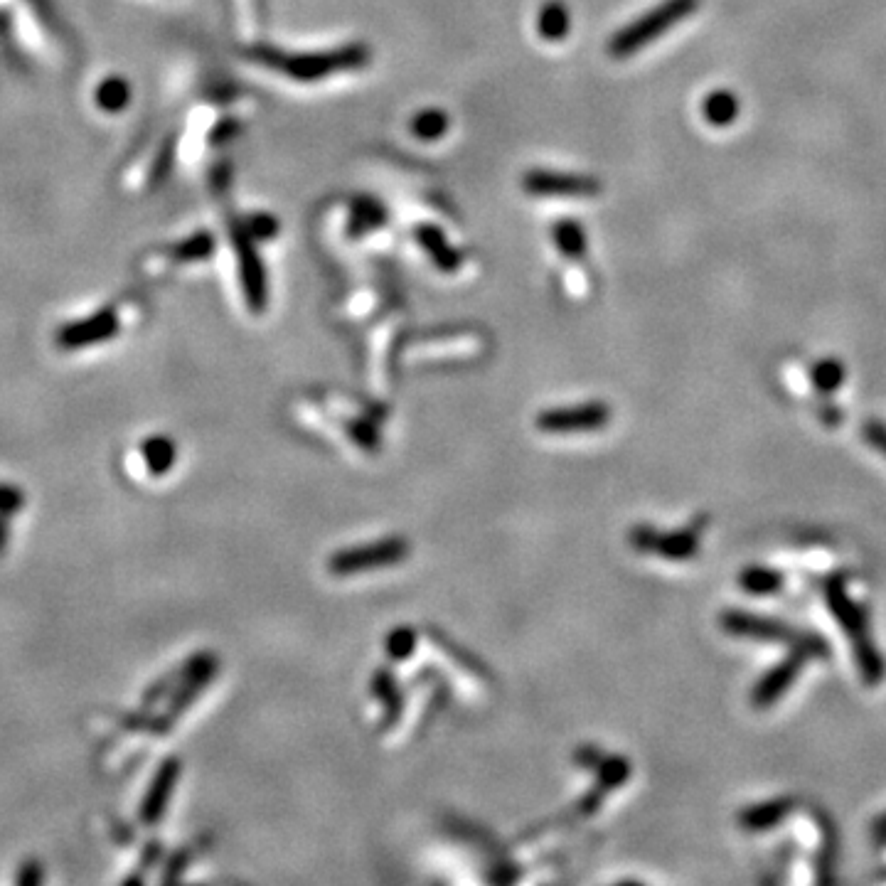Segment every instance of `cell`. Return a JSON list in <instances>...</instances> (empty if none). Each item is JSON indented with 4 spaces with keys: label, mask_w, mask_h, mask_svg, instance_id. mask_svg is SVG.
Returning <instances> with one entry per match:
<instances>
[{
    "label": "cell",
    "mask_w": 886,
    "mask_h": 886,
    "mask_svg": "<svg viewBox=\"0 0 886 886\" xmlns=\"http://www.w3.org/2000/svg\"><path fill=\"white\" fill-rule=\"evenodd\" d=\"M384 222H387V210L382 202H377L375 197H357L350 207L348 234L352 239H360L362 234L380 229Z\"/></svg>",
    "instance_id": "13"
},
{
    "label": "cell",
    "mask_w": 886,
    "mask_h": 886,
    "mask_svg": "<svg viewBox=\"0 0 886 886\" xmlns=\"http://www.w3.org/2000/svg\"><path fill=\"white\" fill-rule=\"evenodd\" d=\"M522 190L535 197H594L601 192V183L594 175L535 168L522 175Z\"/></svg>",
    "instance_id": "5"
},
{
    "label": "cell",
    "mask_w": 886,
    "mask_h": 886,
    "mask_svg": "<svg viewBox=\"0 0 886 886\" xmlns=\"http://www.w3.org/2000/svg\"><path fill=\"white\" fill-rule=\"evenodd\" d=\"M808 660H810L808 653H805L803 648H798V645H793L791 658H786L783 663H778L776 667H773V670H768L766 675L761 677L759 685L754 687L751 702H754L756 707H768V704L776 702V699L781 697L795 680H798L800 667L808 663Z\"/></svg>",
    "instance_id": "10"
},
{
    "label": "cell",
    "mask_w": 886,
    "mask_h": 886,
    "mask_svg": "<svg viewBox=\"0 0 886 886\" xmlns=\"http://www.w3.org/2000/svg\"><path fill=\"white\" fill-rule=\"evenodd\" d=\"M143 461L153 475H163L175 463V443L165 436L143 443Z\"/></svg>",
    "instance_id": "20"
},
{
    "label": "cell",
    "mask_w": 886,
    "mask_h": 886,
    "mask_svg": "<svg viewBox=\"0 0 886 886\" xmlns=\"http://www.w3.org/2000/svg\"><path fill=\"white\" fill-rule=\"evenodd\" d=\"M416 633L412 628H397L387 638V655L392 660H407L414 653Z\"/></svg>",
    "instance_id": "22"
},
{
    "label": "cell",
    "mask_w": 886,
    "mask_h": 886,
    "mask_svg": "<svg viewBox=\"0 0 886 886\" xmlns=\"http://www.w3.org/2000/svg\"><path fill=\"white\" fill-rule=\"evenodd\" d=\"M178 778H180V761L170 759L160 766L156 778H153L151 788H148L146 798H143V805H141L143 823L153 825L163 818V813H165V808H168V800H170V795H173V788H175V783H178Z\"/></svg>",
    "instance_id": "11"
},
{
    "label": "cell",
    "mask_w": 886,
    "mask_h": 886,
    "mask_svg": "<svg viewBox=\"0 0 886 886\" xmlns=\"http://www.w3.org/2000/svg\"><path fill=\"white\" fill-rule=\"evenodd\" d=\"M571 28V20H569V10L562 0H547L539 10V18H537V30L539 35L544 37L547 42H559L567 37V32Z\"/></svg>",
    "instance_id": "15"
},
{
    "label": "cell",
    "mask_w": 886,
    "mask_h": 886,
    "mask_svg": "<svg viewBox=\"0 0 886 886\" xmlns=\"http://www.w3.org/2000/svg\"><path fill=\"white\" fill-rule=\"evenodd\" d=\"M232 239L234 247H237L239 256V269H242V286L244 296L252 311H264L266 306V274L264 266H261L259 254L254 249V239L249 237L244 227H232Z\"/></svg>",
    "instance_id": "7"
},
{
    "label": "cell",
    "mask_w": 886,
    "mask_h": 886,
    "mask_svg": "<svg viewBox=\"0 0 886 886\" xmlns=\"http://www.w3.org/2000/svg\"><path fill=\"white\" fill-rule=\"evenodd\" d=\"M813 380H815V387H818L820 392L830 394V392H835L837 387H840L842 380H845V372H842L840 362L825 360V362H820L818 367H815Z\"/></svg>",
    "instance_id": "21"
},
{
    "label": "cell",
    "mask_w": 886,
    "mask_h": 886,
    "mask_svg": "<svg viewBox=\"0 0 886 886\" xmlns=\"http://www.w3.org/2000/svg\"><path fill=\"white\" fill-rule=\"evenodd\" d=\"M874 835H877L879 840H886V815L877 820V825H874Z\"/></svg>",
    "instance_id": "29"
},
{
    "label": "cell",
    "mask_w": 886,
    "mask_h": 886,
    "mask_svg": "<svg viewBox=\"0 0 886 886\" xmlns=\"http://www.w3.org/2000/svg\"><path fill=\"white\" fill-rule=\"evenodd\" d=\"M791 800L788 798H776V800H768V803L754 805V808H746L744 813L739 815V823L744 830L751 832H761V830H771L791 813Z\"/></svg>",
    "instance_id": "14"
},
{
    "label": "cell",
    "mask_w": 886,
    "mask_h": 886,
    "mask_svg": "<svg viewBox=\"0 0 886 886\" xmlns=\"http://www.w3.org/2000/svg\"><path fill=\"white\" fill-rule=\"evenodd\" d=\"M414 239H416V244H419V247L429 254V259L434 261V266L439 271L451 274V271H456L458 266H461V261H463L461 252L448 244L446 234H443L436 224H419V227L414 229Z\"/></svg>",
    "instance_id": "12"
},
{
    "label": "cell",
    "mask_w": 886,
    "mask_h": 886,
    "mask_svg": "<svg viewBox=\"0 0 886 886\" xmlns=\"http://www.w3.org/2000/svg\"><path fill=\"white\" fill-rule=\"evenodd\" d=\"M448 126H451V121H448L446 111L441 109L419 111L412 119V124H409L419 141H439L441 136H446Z\"/></svg>",
    "instance_id": "19"
},
{
    "label": "cell",
    "mask_w": 886,
    "mask_h": 886,
    "mask_svg": "<svg viewBox=\"0 0 886 886\" xmlns=\"http://www.w3.org/2000/svg\"><path fill=\"white\" fill-rule=\"evenodd\" d=\"M702 114L707 119V124L729 126L734 124L736 114H739V101L727 89H717V92L704 96Z\"/></svg>",
    "instance_id": "16"
},
{
    "label": "cell",
    "mask_w": 886,
    "mask_h": 886,
    "mask_svg": "<svg viewBox=\"0 0 886 886\" xmlns=\"http://www.w3.org/2000/svg\"><path fill=\"white\" fill-rule=\"evenodd\" d=\"M25 505L23 490L0 483V515H13Z\"/></svg>",
    "instance_id": "25"
},
{
    "label": "cell",
    "mask_w": 886,
    "mask_h": 886,
    "mask_svg": "<svg viewBox=\"0 0 886 886\" xmlns=\"http://www.w3.org/2000/svg\"><path fill=\"white\" fill-rule=\"evenodd\" d=\"M628 773H631V766H628V761L626 759H618V756H616V759H608V761L601 763L599 783L608 791V788L621 786V783L628 778Z\"/></svg>",
    "instance_id": "23"
},
{
    "label": "cell",
    "mask_w": 886,
    "mask_h": 886,
    "mask_svg": "<svg viewBox=\"0 0 886 886\" xmlns=\"http://www.w3.org/2000/svg\"><path fill=\"white\" fill-rule=\"evenodd\" d=\"M244 229L252 239H271L274 234H279V220L271 215H252Z\"/></svg>",
    "instance_id": "24"
},
{
    "label": "cell",
    "mask_w": 886,
    "mask_h": 886,
    "mask_svg": "<svg viewBox=\"0 0 886 886\" xmlns=\"http://www.w3.org/2000/svg\"><path fill=\"white\" fill-rule=\"evenodd\" d=\"M825 594L827 601H830L832 613H835L837 623L845 628V633H850L852 648H855V660L864 682H872L874 685V682H879L884 677V663L882 658H879L874 643L869 640L867 631H864V628H867V618H864L862 608L847 596L845 586H842L840 579H832L830 584H827Z\"/></svg>",
    "instance_id": "3"
},
{
    "label": "cell",
    "mask_w": 886,
    "mask_h": 886,
    "mask_svg": "<svg viewBox=\"0 0 886 886\" xmlns=\"http://www.w3.org/2000/svg\"><path fill=\"white\" fill-rule=\"evenodd\" d=\"M552 237L567 259H581L586 254V232L576 220H559L552 227Z\"/></svg>",
    "instance_id": "18"
},
{
    "label": "cell",
    "mask_w": 886,
    "mask_h": 886,
    "mask_svg": "<svg viewBox=\"0 0 886 886\" xmlns=\"http://www.w3.org/2000/svg\"><path fill=\"white\" fill-rule=\"evenodd\" d=\"M697 0H663L658 8H653L650 13L640 15L638 20L628 23L626 28H621L616 35L608 40V55H613L616 60L623 57H631L638 50H643L645 45L658 40L663 32L675 28L680 20H685L687 15L695 13Z\"/></svg>",
    "instance_id": "2"
},
{
    "label": "cell",
    "mask_w": 886,
    "mask_h": 886,
    "mask_svg": "<svg viewBox=\"0 0 886 886\" xmlns=\"http://www.w3.org/2000/svg\"><path fill=\"white\" fill-rule=\"evenodd\" d=\"M409 557V542L404 537H387L380 542L362 544V547L343 549L340 554L330 557L328 569L335 576H352L360 571L392 567V564L404 562Z\"/></svg>",
    "instance_id": "4"
},
{
    "label": "cell",
    "mask_w": 886,
    "mask_h": 886,
    "mask_svg": "<svg viewBox=\"0 0 886 886\" xmlns=\"http://www.w3.org/2000/svg\"><path fill=\"white\" fill-rule=\"evenodd\" d=\"M722 628L731 635H739V638L771 640V643H776V640L793 643V640L798 638L795 628L776 621V618H763V616H754V613H741V611L724 613Z\"/></svg>",
    "instance_id": "8"
},
{
    "label": "cell",
    "mask_w": 886,
    "mask_h": 886,
    "mask_svg": "<svg viewBox=\"0 0 886 886\" xmlns=\"http://www.w3.org/2000/svg\"><path fill=\"white\" fill-rule=\"evenodd\" d=\"M631 542L640 552H653L660 554L665 559H690L697 554V532L695 530H685V532H675V535H658L655 530H648V527H635L631 532Z\"/></svg>",
    "instance_id": "9"
},
{
    "label": "cell",
    "mask_w": 886,
    "mask_h": 886,
    "mask_svg": "<svg viewBox=\"0 0 886 886\" xmlns=\"http://www.w3.org/2000/svg\"><path fill=\"white\" fill-rule=\"evenodd\" d=\"M254 57L261 64H269V67L279 69V72L298 79V82H320V79L333 77V74L367 67L372 60V52L365 42H350V45L335 47V50L301 52V55H284V52L271 50V47H259V50H254Z\"/></svg>",
    "instance_id": "1"
},
{
    "label": "cell",
    "mask_w": 886,
    "mask_h": 886,
    "mask_svg": "<svg viewBox=\"0 0 886 886\" xmlns=\"http://www.w3.org/2000/svg\"><path fill=\"white\" fill-rule=\"evenodd\" d=\"M864 439L872 443L874 448H879V451H882L886 456V426L872 421V424L864 426Z\"/></svg>",
    "instance_id": "26"
},
{
    "label": "cell",
    "mask_w": 886,
    "mask_h": 886,
    "mask_svg": "<svg viewBox=\"0 0 886 886\" xmlns=\"http://www.w3.org/2000/svg\"><path fill=\"white\" fill-rule=\"evenodd\" d=\"M8 522H5V517H0V554H3V549H5V544H8Z\"/></svg>",
    "instance_id": "28"
},
{
    "label": "cell",
    "mask_w": 886,
    "mask_h": 886,
    "mask_svg": "<svg viewBox=\"0 0 886 886\" xmlns=\"http://www.w3.org/2000/svg\"><path fill=\"white\" fill-rule=\"evenodd\" d=\"M611 421V409L603 402H584L574 407L544 409L537 416V429L547 434H571V431H596Z\"/></svg>",
    "instance_id": "6"
},
{
    "label": "cell",
    "mask_w": 886,
    "mask_h": 886,
    "mask_svg": "<svg viewBox=\"0 0 886 886\" xmlns=\"http://www.w3.org/2000/svg\"><path fill=\"white\" fill-rule=\"evenodd\" d=\"M783 574L776 569H766V567H749L741 571L739 576V584L746 594H754V596H771L778 594L783 589Z\"/></svg>",
    "instance_id": "17"
},
{
    "label": "cell",
    "mask_w": 886,
    "mask_h": 886,
    "mask_svg": "<svg viewBox=\"0 0 886 886\" xmlns=\"http://www.w3.org/2000/svg\"><path fill=\"white\" fill-rule=\"evenodd\" d=\"M28 872H20L18 874V882L20 884H37L42 879V869L37 867V864H28Z\"/></svg>",
    "instance_id": "27"
}]
</instances>
